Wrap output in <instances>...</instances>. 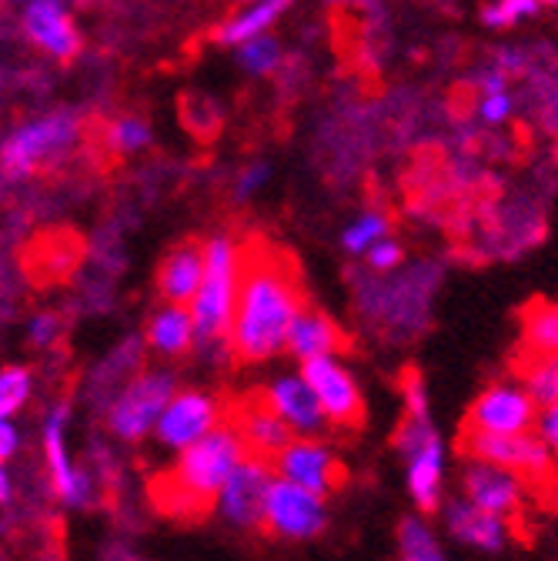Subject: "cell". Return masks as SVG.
Here are the masks:
<instances>
[{
  "label": "cell",
  "mask_w": 558,
  "mask_h": 561,
  "mask_svg": "<svg viewBox=\"0 0 558 561\" xmlns=\"http://www.w3.org/2000/svg\"><path fill=\"white\" fill-rule=\"evenodd\" d=\"M305 298L292 261L267 244H241V285L228 347L241 365H267L285 341Z\"/></svg>",
  "instance_id": "obj_1"
},
{
  "label": "cell",
  "mask_w": 558,
  "mask_h": 561,
  "mask_svg": "<svg viewBox=\"0 0 558 561\" xmlns=\"http://www.w3.org/2000/svg\"><path fill=\"white\" fill-rule=\"evenodd\" d=\"M405 417L395 435V448L405 461V491L422 515H435L445 502L448 481V445L432 417V398L422 375H405L401 381Z\"/></svg>",
  "instance_id": "obj_2"
},
{
  "label": "cell",
  "mask_w": 558,
  "mask_h": 561,
  "mask_svg": "<svg viewBox=\"0 0 558 561\" xmlns=\"http://www.w3.org/2000/svg\"><path fill=\"white\" fill-rule=\"evenodd\" d=\"M445 261L422 257L405 261L391 274L368 271V291L362 288L358 311L372 321V328L385 331L391 341H414L432 328L435 301L445 285Z\"/></svg>",
  "instance_id": "obj_3"
},
{
  "label": "cell",
  "mask_w": 558,
  "mask_h": 561,
  "mask_svg": "<svg viewBox=\"0 0 558 561\" xmlns=\"http://www.w3.org/2000/svg\"><path fill=\"white\" fill-rule=\"evenodd\" d=\"M248 455V445L235 425L212 428L204 438L178 451L174 468L161 481V499L158 505L171 515H201L212 512L215 495L228 474L238 468V461Z\"/></svg>",
  "instance_id": "obj_4"
},
{
  "label": "cell",
  "mask_w": 558,
  "mask_h": 561,
  "mask_svg": "<svg viewBox=\"0 0 558 561\" xmlns=\"http://www.w3.org/2000/svg\"><path fill=\"white\" fill-rule=\"evenodd\" d=\"M238 285H241V244L238 238L218 231L204 241V274L194 298L187 301L194 321V347L207 351V355H212V347H228Z\"/></svg>",
  "instance_id": "obj_5"
},
{
  "label": "cell",
  "mask_w": 558,
  "mask_h": 561,
  "mask_svg": "<svg viewBox=\"0 0 558 561\" xmlns=\"http://www.w3.org/2000/svg\"><path fill=\"white\" fill-rule=\"evenodd\" d=\"M81 124L75 114H44L21 124L0 148V168L8 178H27L47 161H57L75 148Z\"/></svg>",
  "instance_id": "obj_6"
},
{
  "label": "cell",
  "mask_w": 558,
  "mask_h": 561,
  "mask_svg": "<svg viewBox=\"0 0 558 561\" xmlns=\"http://www.w3.org/2000/svg\"><path fill=\"white\" fill-rule=\"evenodd\" d=\"M174 391H178V381L168 368L141 371L137 378H130L111 401V411H107L111 435L121 442H141L155 435L158 417Z\"/></svg>",
  "instance_id": "obj_7"
},
{
  "label": "cell",
  "mask_w": 558,
  "mask_h": 561,
  "mask_svg": "<svg viewBox=\"0 0 558 561\" xmlns=\"http://www.w3.org/2000/svg\"><path fill=\"white\" fill-rule=\"evenodd\" d=\"M264 528L285 541H311L328 528V499L274 474L264 499Z\"/></svg>",
  "instance_id": "obj_8"
},
{
  "label": "cell",
  "mask_w": 558,
  "mask_h": 561,
  "mask_svg": "<svg viewBox=\"0 0 558 561\" xmlns=\"http://www.w3.org/2000/svg\"><path fill=\"white\" fill-rule=\"evenodd\" d=\"M274 481V468L267 458L261 455H244L238 461V468L228 474V481L221 484V491L215 495L212 512L241 531H254L264 528V499H267V488Z\"/></svg>",
  "instance_id": "obj_9"
},
{
  "label": "cell",
  "mask_w": 558,
  "mask_h": 561,
  "mask_svg": "<svg viewBox=\"0 0 558 561\" xmlns=\"http://www.w3.org/2000/svg\"><path fill=\"white\" fill-rule=\"evenodd\" d=\"M301 378L315 391L328 425L334 428H358L365 417V394L358 375L341 362V355H324L301 362Z\"/></svg>",
  "instance_id": "obj_10"
},
{
  "label": "cell",
  "mask_w": 558,
  "mask_h": 561,
  "mask_svg": "<svg viewBox=\"0 0 558 561\" xmlns=\"http://www.w3.org/2000/svg\"><path fill=\"white\" fill-rule=\"evenodd\" d=\"M538 404L522 381H492L485 385L468 404V432L471 435H519L535 428Z\"/></svg>",
  "instance_id": "obj_11"
},
{
  "label": "cell",
  "mask_w": 558,
  "mask_h": 561,
  "mask_svg": "<svg viewBox=\"0 0 558 561\" xmlns=\"http://www.w3.org/2000/svg\"><path fill=\"white\" fill-rule=\"evenodd\" d=\"M458 488L462 495L492 512V515H502V518H515L525 502H528V478H522L519 471L512 468H502V465H492V461H481V458H468L458 471Z\"/></svg>",
  "instance_id": "obj_12"
},
{
  "label": "cell",
  "mask_w": 558,
  "mask_h": 561,
  "mask_svg": "<svg viewBox=\"0 0 558 561\" xmlns=\"http://www.w3.org/2000/svg\"><path fill=\"white\" fill-rule=\"evenodd\" d=\"M221 414H225V408L215 394L197 391V388L174 391L155 425V438L164 448L181 451V448L194 445L197 438H204L212 428H218Z\"/></svg>",
  "instance_id": "obj_13"
},
{
  "label": "cell",
  "mask_w": 558,
  "mask_h": 561,
  "mask_svg": "<svg viewBox=\"0 0 558 561\" xmlns=\"http://www.w3.org/2000/svg\"><path fill=\"white\" fill-rule=\"evenodd\" d=\"M465 455L512 468L528 481L551 478L558 468V461L551 458V451L545 448V442L535 432H519V435H471L468 432L465 435Z\"/></svg>",
  "instance_id": "obj_14"
},
{
  "label": "cell",
  "mask_w": 558,
  "mask_h": 561,
  "mask_svg": "<svg viewBox=\"0 0 558 561\" xmlns=\"http://www.w3.org/2000/svg\"><path fill=\"white\" fill-rule=\"evenodd\" d=\"M442 528L445 535L468 548V551H478V554H502L512 541V525L509 518L502 515H492L478 505H471L465 495H455V499H445L442 508Z\"/></svg>",
  "instance_id": "obj_15"
},
{
  "label": "cell",
  "mask_w": 558,
  "mask_h": 561,
  "mask_svg": "<svg viewBox=\"0 0 558 561\" xmlns=\"http://www.w3.org/2000/svg\"><path fill=\"white\" fill-rule=\"evenodd\" d=\"M271 468L277 478L295 481L315 495H331L341 481V461L321 438H292L282 451L271 458Z\"/></svg>",
  "instance_id": "obj_16"
},
{
  "label": "cell",
  "mask_w": 558,
  "mask_h": 561,
  "mask_svg": "<svg viewBox=\"0 0 558 561\" xmlns=\"http://www.w3.org/2000/svg\"><path fill=\"white\" fill-rule=\"evenodd\" d=\"M264 404L285 421L292 428V435L298 438H321L328 432V417L315 398V391L308 388V381L301 378V371H285L274 375L264 391H261Z\"/></svg>",
  "instance_id": "obj_17"
},
{
  "label": "cell",
  "mask_w": 558,
  "mask_h": 561,
  "mask_svg": "<svg viewBox=\"0 0 558 561\" xmlns=\"http://www.w3.org/2000/svg\"><path fill=\"white\" fill-rule=\"evenodd\" d=\"M519 104L538 134L558 140V50L551 41H538L535 64L519 84Z\"/></svg>",
  "instance_id": "obj_18"
},
{
  "label": "cell",
  "mask_w": 558,
  "mask_h": 561,
  "mask_svg": "<svg viewBox=\"0 0 558 561\" xmlns=\"http://www.w3.org/2000/svg\"><path fill=\"white\" fill-rule=\"evenodd\" d=\"M67 404H57L47 421H44V458H47V471H50V488L54 495L71 505L81 508L91 499V481L88 474L71 461V451H67Z\"/></svg>",
  "instance_id": "obj_19"
},
{
  "label": "cell",
  "mask_w": 558,
  "mask_h": 561,
  "mask_svg": "<svg viewBox=\"0 0 558 561\" xmlns=\"http://www.w3.org/2000/svg\"><path fill=\"white\" fill-rule=\"evenodd\" d=\"M24 31L44 54L57 60H71L81 50V31L60 0H27Z\"/></svg>",
  "instance_id": "obj_20"
},
{
  "label": "cell",
  "mask_w": 558,
  "mask_h": 561,
  "mask_svg": "<svg viewBox=\"0 0 558 561\" xmlns=\"http://www.w3.org/2000/svg\"><path fill=\"white\" fill-rule=\"evenodd\" d=\"M344 331L341 324L311 305H301V311L295 314L292 328H288V341H285V355H292L298 365L311 362V358H324V355H341L344 351Z\"/></svg>",
  "instance_id": "obj_21"
},
{
  "label": "cell",
  "mask_w": 558,
  "mask_h": 561,
  "mask_svg": "<svg viewBox=\"0 0 558 561\" xmlns=\"http://www.w3.org/2000/svg\"><path fill=\"white\" fill-rule=\"evenodd\" d=\"M201 274H204V244L197 241H184L178 244L158 271V291L164 301L174 305H187L201 285Z\"/></svg>",
  "instance_id": "obj_22"
},
{
  "label": "cell",
  "mask_w": 558,
  "mask_h": 561,
  "mask_svg": "<svg viewBox=\"0 0 558 561\" xmlns=\"http://www.w3.org/2000/svg\"><path fill=\"white\" fill-rule=\"evenodd\" d=\"M148 344L161 358H181L194 347V321L187 305L164 301L148 321Z\"/></svg>",
  "instance_id": "obj_23"
},
{
  "label": "cell",
  "mask_w": 558,
  "mask_h": 561,
  "mask_svg": "<svg viewBox=\"0 0 558 561\" xmlns=\"http://www.w3.org/2000/svg\"><path fill=\"white\" fill-rule=\"evenodd\" d=\"M238 432H241L248 451H251V455H261V458H274L277 451H282V448L295 438L292 428H288L285 421L277 417L267 404L244 408Z\"/></svg>",
  "instance_id": "obj_24"
},
{
  "label": "cell",
  "mask_w": 558,
  "mask_h": 561,
  "mask_svg": "<svg viewBox=\"0 0 558 561\" xmlns=\"http://www.w3.org/2000/svg\"><path fill=\"white\" fill-rule=\"evenodd\" d=\"M282 11L285 4H277V0H251L248 8H241L238 14L215 27V41L221 47H241L244 41L267 34L277 24V18H282Z\"/></svg>",
  "instance_id": "obj_25"
},
{
  "label": "cell",
  "mask_w": 558,
  "mask_h": 561,
  "mask_svg": "<svg viewBox=\"0 0 558 561\" xmlns=\"http://www.w3.org/2000/svg\"><path fill=\"white\" fill-rule=\"evenodd\" d=\"M522 355L528 362L558 355V305L535 301L522 314Z\"/></svg>",
  "instance_id": "obj_26"
},
{
  "label": "cell",
  "mask_w": 558,
  "mask_h": 561,
  "mask_svg": "<svg viewBox=\"0 0 558 561\" xmlns=\"http://www.w3.org/2000/svg\"><path fill=\"white\" fill-rule=\"evenodd\" d=\"M391 234V215L385 207H378V204H368V207H362L358 215L348 221L344 228H341V251L348 254V257H365V251L372 248V244H378L382 238H388Z\"/></svg>",
  "instance_id": "obj_27"
},
{
  "label": "cell",
  "mask_w": 558,
  "mask_h": 561,
  "mask_svg": "<svg viewBox=\"0 0 558 561\" xmlns=\"http://www.w3.org/2000/svg\"><path fill=\"white\" fill-rule=\"evenodd\" d=\"M398 554H401V561H448L445 548L439 541V531L432 528L429 515H422V512L401 518V525H398Z\"/></svg>",
  "instance_id": "obj_28"
},
{
  "label": "cell",
  "mask_w": 558,
  "mask_h": 561,
  "mask_svg": "<svg viewBox=\"0 0 558 561\" xmlns=\"http://www.w3.org/2000/svg\"><path fill=\"white\" fill-rule=\"evenodd\" d=\"M542 14L538 0H481L478 24L488 34H509L525 24H532Z\"/></svg>",
  "instance_id": "obj_29"
},
{
  "label": "cell",
  "mask_w": 558,
  "mask_h": 561,
  "mask_svg": "<svg viewBox=\"0 0 558 561\" xmlns=\"http://www.w3.org/2000/svg\"><path fill=\"white\" fill-rule=\"evenodd\" d=\"M522 104H519V91L515 88H499V91H478L471 101V117L481 127H505L519 117Z\"/></svg>",
  "instance_id": "obj_30"
},
{
  "label": "cell",
  "mask_w": 558,
  "mask_h": 561,
  "mask_svg": "<svg viewBox=\"0 0 558 561\" xmlns=\"http://www.w3.org/2000/svg\"><path fill=\"white\" fill-rule=\"evenodd\" d=\"M238 64L248 70L251 78H271L274 70L285 64V47L267 31V34L251 37L238 47Z\"/></svg>",
  "instance_id": "obj_31"
},
{
  "label": "cell",
  "mask_w": 558,
  "mask_h": 561,
  "mask_svg": "<svg viewBox=\"0 0 558 561\" xmlns=\"http://www.w3.org/2000/svg\"><path fill=\"white\" fill-rule=\"evenodd\" d=\"M104 145L114 151V154H137V151H145L151 145V127L145 117H117L107 124L104 130Z\"/></svg>",
  "instance_id": "obj_32"
},
{
  "label": "cell",
  "mask_w": 558,
  "mask_h": 561,
  "mask_svg": "<svg viewBox=\"0 0 558 561\" xmlns=\"http://www.w3.org/2000/svg\"><path fill=\"white\" fill-rule=\"evenodd\" d=\"M522 385L525 391L532 394V401L538 408H548L558 401V355H548V358H532L525 368H522Z\"/></svg>",
  "instance_id": "obj_33"
},
{
  "label": "cell",
  "mask_w": 558,
  "mask_h": 561,
  "mask_svg": "<svg viewBox=\"0 0 558 561\" xmlns=\"http://www.w3.org/2000/svg\"><path fill=\"white\" fill-rule=\"evenodd\" d=\"M31 398V371L21 365L0 368V417H14Z\"/></svg>",
  "instance_id": "obj_34"
},
{
  "label": "cell",
  "mask_w": 558,
  "mask_h": 561,
  "mask_svg": "<svg viewBox=\"0 0 558 561\" xmlns=\"http://www.w3.org/2000/svg\"><path fill=\"white\" fill-rule=\"evenodd\" d=\"M362 261H365V271H372V274H391L408 261V251L395 234H388L378 244H372Z\"/></svg>",
  "instance_id": "obj_35"
},
{
  "label": "cell",
  "mask_w": 558,
  "mask_h": 561,
  "mask_svg": "<svg viewBox=\"0 0 558 561\" xmlns=\"http://www.w3.org/2000/svg\"><path fill=\"white\" fill-rule=\"evenodd\" d=\"M465 84L478 94V91H499V88H515L502 70L492 64V60H478L468 75H465Z\"/></svg>",
  "instance_id": "obj_36"
},
{
  "label": "cell",
  "mask_w": 558,
  "mask_h": 561,
  "mask_svg": "<svg viewBox=\"0 0 558 561\" xmlns=\"http://www.w3.org/2000/svg\"><path fill=\"white\" fill-rule=\"evenodd\" d=\"M267 181H271V164L251 161V164L241 168V174H238V181H235V194H238L241 201H248V197H254Z\"/></svg>",
  "instance_id": "obj_37"
},
{
  "label": "cell",
  "mask_w": 558,
  "mask_h": 561,
  "mask_svg": "<svg viewBox=\"0 0 558 561\" xmlns=\"http://www.w3.org/2000/svg\"><path fill=\"white\" fill-rule=\"evenodd\" d=\"M532 432L545 442V448H548L551 458L558 461V401L548 404V408H538V414H535V428H532Z\"/></svg>",
  "instance_id": "obj_38"
},
{
  "label": "cell",
  "mask_w": 558,
  "mask_h": 561,
  "mask_svg": "<svg viewBox=\"0 0 558 561\" xmlns=\"http://www.w3.org/2000/svg\"><path fill=\"white\" fill-rule=\"evenodd\" d=\"M57 331H60V321L54 314H34L31 324H27V337H31L34 347H50Z\"/></svg>",
  "instance_id": "obj_39"
},
{
  "label": "cell",
  "mask_w": 558,
  "mask_h": 561,
  "mask_svg": "<svg viewBox=\"0 0 558 561\" xmlns=\"http://www.w3.org/2000/svg\"><path fill=\"white\" fill-rule=\"evenodd\" d=\"M18 445H21V435H18V428H14V421H11V417H0V461L14 458Z\"/></svg>",
  "instance_id": "obj_40"
},
{
  "label": "cell",
  "mask_w": 558,
  "mask_h": 561,
  "mask_svg": "<svg viewBox=\"0 0 558 561\" xmlns=\"http://www.w3.org/2000/svg\"><path fill=\"white\" fill-rule=\"evenodd\" d=\"M14 499V481L8 471V461H0V505H8Z\"/></svg>",
  "instance_id": "obj_41"
},
{
  "label": "cell",
  "mask_w": 558,
  "mask_h": 561,
  "mask_svg": "<svg viewBox=\"0 0 558 561\" xmlns=\"http://www.w3.org/2000/svg\"><path fill=\"white\" fill-rule=\"evenodd\" d=\"M542 11H558V0H538Z\"/></svg>",
  "instance_id": "obj_42"
},
{
  "label": "cell",
  "mask_w": 558,
  "mask_h": 561,
  "mask_svg": "<svg viewBox=\"0 0 558 561\" xmlns=\"http://www.w3.org/2000/svg\"><path fill=\"white\" fill-rule=\"evenodd\" d=\"M551 164L558 168V140H551Z\"/></svg>",
  "instance_id": "obj_43"
},
{
  "label": "cell",
  "mask_w": 558,
  "mask_h": 561,
  "mask_svg": "<svg viewBox=\"0 0 558 561\" xmlns=\"http://www.w3.org/2000/svg\"><path fill=\"white\" fill-rule=\"evenodd\" d=\"M277 4H285V8H288V4H292V0H277Z\"/></svg>",
  "instance_id": "obj_44"
},
{
  "label": "cell",
  "mask_w": 558,
  "mask_h": 561,
  "mask_svg": "<svg viewBox=\"0 0 558 561\" xmlns=\"http://www.w3.org/2000/svg\"><path fill=\"white\" fill-rule=\"evenodd\" d=\"M555 484H558V478H555Z\"/></svg>",
  "instance_id": "obj_45"
}]
</instances>
